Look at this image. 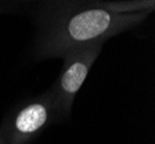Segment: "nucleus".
<instances>
[{
  "label": "nucleus",
  "instance_id": "20e7f679",
  "mask_svg": "<svg viewBox=\"0 0 155 144\" xmlns=\"http://www.w3.org/2000/svg\"><path fill=\"white\" fill-rule=\"evenodd\" d=\"M11 1H15V2H22V4H37L41 0H11Z\"/></svg>",
  "mask_w": 155,
  "mask_h": 144
},
{
  "label": "nucleus",
  "instance_id": "f257e3e1",
  "mask_svg": "<svg viewBox=\"0 0 155 144\" xmlns=\"http://www.w3.org/2000/svg\"><path fill=\"white\" fill-rule=\"evenodd\" d=\"M150 12H123L119 1L41 0L35 9L34 54L38 60L63 58L78 47L132 30Z\"/></svg>",
  "mask_w": 155,
  "mask_h": 144
},
{
  "label": "nucleus",
  "instance_id": "7ed1b4c3",
  "mask_svg": "<svg viewBox=\"0 0 155 144\" xmlns=\"http://www.w3.org/2000/svg\"><path fill=\"white\" fill-rule=\"evenodd\" d=\"M57 118L59 117L50 89L27 99L1 124L6 144H27Z\"/></svg>",
  "mask_w": 155,
  "mask_h": 144
},
{
  "label": "nucleus",
  "instance_id": "39448f33",
  "mask_svg": "<svg viewBox=\"0 0 155 144\" xmlns=\"http://www.w3.org/2000/svg\"><path fill=\"white\" fill-rule=\"evenodd\" d=\"M0 144H6V139H5V133L2 127L0 126Z\"/></svg>",
  "mask_w": 155,
  "mask_h": 144
},
{
  "label": "nucleus",
  "instance_id": "f03ea898",
  "mask_svg": "<svg viewBox=\"0 0 155 144\" xmlns=\"http://www.w3.org/2000/svg\"><path fill=\"white\" fill-rule=\"evenodd\" d=\"M104 43H95L78 47L63 57L64 64L58 79L50 91L59 118H67L72 111L75 96L87 79V75L98 55Z\"/></svg>",
  "mask_w": 155,
  "mask_h": 144
}]
</instances>
